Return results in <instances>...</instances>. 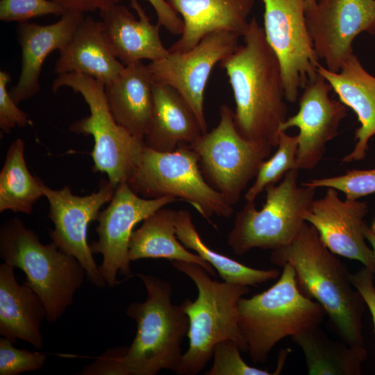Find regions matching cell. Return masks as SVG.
<instances>
[{"label": "cell", "instance_id": "ac0fdd59", "mask_svg": "<svg viewBox=\"0 0 375 375\" xmlns=\"http://www.w3.org/2000/svg\"><path fill=\"white\" fill-rule=\"evenodd\" d=\"M137 19L118 3L100 11L104 37L114 56L124 65L150 60L156 61L169 54L160 36V26L151 24L138 0H130Z\"/></svg>", "mask_w": 375, "mask_h": 375}, {"label": "cell", "instance_id": "4316f807", "mask_svg": "<svg viewBox=\"0 0 375 375\" xmlns=\"http://www.w3.org/2000/svg\"><path fill=\"white\" fill-rule=\"evenodd\" d=\"M305 358L310 375H360L367 356L364 346L330 339L319 326L291 337Z\"/></svg>", "mask_w": 375, "mask_h": 375}, {"label": "cell", "instance_id": "8992f818", "mask_svg": "<svg viewBox=\"0 0 375 375\" xmlns=\"http://www.w3.org/2000/svg\"><path fill=\"white\" fill-rule=\"evenodd\" d=\"M0 257L24 272L26 282L44 303L50 323L72 306L86 275L75 257L52 242L41 243L38 234L17 217L0 226Z\"/></svg>", "mask_w": 375, "mask_h": 375}, {"label": "cell", "instance_id": "44dd1931", "mask_svg": "<svg viewBox=\"0 0 375 375\" xmlns=\"http://www.w3.org/2000/svg\"><path fill=\"white\" fill-rule=\"evenodd\" d=\"M317 71L329 83L340 101L354 111L360 124L354 133V147L342 161L364 160L369 142L375 135V76L363 67L354 53L338 72L329 71L319 63Z\"/></svg>", "mask_w": 375, "mask_h": 375}, {"label": "cell", "instance_id": "30bf717a", "mask_svg": "<svg viewBox=\"0 0 375 375\" xmlns=\"http://www.w3.org/2000/svg\"><path fill=\"white\" fill-rule=\"evenodd\" d=\"M219 115L217 126L190 146L198 155L206 180L234 206L274 147L243 138L228 106L220 107Z\"/></svg>", "mask_w": 375, "mask_h": 375}, {"label": "cell", "instance_id": "603a6c76", "mask_svg": "<svg viewBox=\"0 0 375 375\" xmlns=\"http://www.w3.org/2000/svg\"><path fill=\"white\" fill-rule=\"evenodd\" d=\"M153 106L145 145L157 151L170 152L181 144H190L202 134L194 111L170 85L153 82Z\"/></svg>", "mask_w": 375, "mask_h": 375}, {"label": "cell", "instance_id": "83f0119b", "mask_svg": "<svg viewBox=\"0 0 375 375\" xmlns=\"http://www.w3.org/2000/svg\"><path fill=\"white\" fill-rule=\"evenodd\" d=\"M176 235L188 249L196 252L210 263L224 281L247 286H256L281 275L277 269H259L244 265L208 247L201 238L187 210H176Z\"/></svg>", "mask_w": 375, "mask_h": 375}, {"label": "cell", "instance_id": "7402d4cb", "mask_svg": "<svg viewBox=\"0 0 375 375\" xmlns=\"http://www.w3.org/2000/svg\"><path fill=\"white\" fill-rule=\"evenodd\" d=\"M14 268L5 262L0 265V335L12 343L21 340L42 350L46 308L26 281L18 283Z\"/></svg>", "mask_w": 375, "mask_h": 375}, {"label": "cell", "instance_id": "7c38bea8", "mask_svg": "<svg viewBox=\"0 0 375 375\" xmlns=\"http://www.w3.org/2000/svg\"><path fill=\"white\" fill-rule=\"evenodd\" d=\"M178 199L172 196L147 199L135 193L126 181L119 183L108 206L100 211L97 220L98 240L93 241V253L103 256L100 273L110 288L119 283L117 274L133 276L128 256L129 242L135 225L148 216Z\"/></svg>", "mask_w": 375, "mask_h": 375}, {"label": "cell", "instance_id": "f35d334b", "mask_svg": "<svg viewBox=\"0 0 375 375\" xmlns=\"http://www.w3.org/2000/svg\"><path fill=\"white\" fill-rule=\"evenodd\" d=\"M60 6L66 12L84 13L99 10H103L117 4L120 0H49Z\"/></svg>", "mask_w": 375, "mask_h": 375}, {"label": "cell", "instance_id": "1f68e13d", "mask_svg": "<svg viewBox=\"0 0 375 375\" xmlns=\"http://www.w3.org/2000/svg\"><path fill=\"white\" fill-rule=\"evenodd\" d=\"M238 344L231 340L218 342L212 353L213 362L206 375H272L267 370L248 365Z\"/></svg>", "mask_w": 375, "mask_h": 375}, {"label": "cell", "instance_id": "74e56055", "mask_svg": "<svg viewBox=\"0 0 375 375\" xmlns=\"http://www.w3.org/2000/svg\"><path fill=\"white\" fill-rule=\"evenodd\" d=\"M154 8L158 24L173 34L181 35L183 22L165 0H147Z\"/></svg>", "mask_w": 375, "mask_h": 375}, {"label": "cell", "instance_id": "484cf974", "mask_svg": "<svg viewBox=\"0 0 375 375\" xmlns=\"http://www.w3.org/2000/svg\"><path fill=\"white\" fill-rule=\"evenodd\" d=\"M176 210L164 207L143 220L133 231L129 242L131 261L143 258H165L170 261H185L201 265L211 276L215 269L197 253H194L178 240L176 235Z\"/></svg>", "mask_w": 375, "mask_h": 375}, {"label": "cell", "instance_id": "d6a6232c", "mask_svg": "<svg viewBox=\"0 0 375 375\" xmlns=\"http://www.w3.org/2000/svg\"><path fill=\"white\" fill-rule=\"evenodd\" d=\"M12 344L4 337L0 338V375H17L43 367L47 353L17 349Z\"/></svg>", "mask_w": 375, "mask_h": 375}, {"label": "cell", "instance_id": "6da1fadb", "mask_svg": "<svg viewBox=\"0 0 375 375\" xmlns=\"http://www.w3.org/2000/svg\"><path fill=\"white\" fill-rule=\"evenodd\" d=\"M242 38L219 63L233 92L235 124L243 138L276 147L288 114L280 62L255 17Z\"/></svg>", "mask_w": 375, "mask_h": 375}, {"label": "cell", "instance_id": "f1b7e54d", "mask_svg": "<svg viewBox=\"0 0 375 375\" xmlns=\"http://www.w3.org/2000/svg\"><path fill=\"white\" fill-rule=\"evenodd\" d=\"M24 142L17 138L8 147L0 172V212L31 214L44 193L42 180L29 172L24 158Z\"/></svg>", "mask_w": 375, "mask_h": 375}, {"label": "cell", "instance_id": "5b68a950", "mask_svg": "<svg viewBox=\"0 0 375 375\" xmlns=\"http://www.w3.org/2000/svg\"><path fill=\"white\" fill-rule=\"evenodd\" d=\"M278 281L267 290L238 303V322L247 344V352L255 363H263L276 344L319 326L326 313L313 299L299 289L292 266L285 263Z\"/></svg>", "mask_w": 375, "mask_h": 375}, {"label": "cell", "instance_id": "b9f144b4", "mask_svg": "<svg viewBox=\"0 0 375 375\" xmlns=\"http://www.w3.org/2000/svg\"><path fill=\"white\" fill-rule=\"evenodd\" d=\"M370 228L372 231V232L375 234V219H374L372 226L370 227Z\"/></svg>", "mask_w": 375, "mask_h": 375}, {"label": "cell", "instance_id": "8fae6325", "mask_svg": "<svg viewBox=\"0 0 375 375\" xmlns=\"http://www.w3.org/2000/svg\"><path fill=\"white\" fill-rule=\"evenodd\" d=\"M262 1L265 35L280 62L285 99L292 103L319 63L307 26L306 0Z\"/></svg>", "mask_w": 375, "mask_h": 375}, {"label": "cell", "instance_id": "7a4b0ae2", "mask_svg": "<svg viewBox=\"0 0 375 375\" xmlns=\"http://www.w3.org/2000/svg\"><path fill=\"white\" fill-rule=\"evenodd\" d=\"M269 259L280 267L292 266L299 289L322 307L341 340L364 346L365 301L352 284L351 273L312 225L306 222L294 240L272 251Z\"/></svg>", "mask_w": 375, "mask_h": 375}, {"label": "cell", "instance_id": "f546056e", "mask_svg": "<svg viewBox=\"0 0 375 375\" xmlns=\"http://www.w3.org/2000/svg\"><path fill=\"white\" fill-rule=\"evenodd\" d=\"M298 136L281 131L276 152L261 165L255 181L244 194L247 201H255L257 197L272 184L281 180L290 170L297 168Z\"/></svg>", "mask_w": 375, "mask_h": 375}, {"label": "cell", "instance_id": "9c48e42d", "mask_svg": "<svg viewBox=\"0 0 375 375\" xmlns=\"http://www.w3.org/2000/svg\"><path fill=\"white\" fill-rule=\"evenodd\" d=\"M61 87L71 88L79 93L89 107L90 115L75 121L69 129L93 137L91 156L94 170L106 174L115 188L127 182L140 158L144 142L116 122L107 101L103 83L89 76L70 72L58 74L52 90L56 92Z\"/></svg>", "mask_w": 375, "mask_h": 375}, {"label": "cell", "instance_id": "52a82bcc", "mask_svg": "<svg viewBox=\"0 0 375 375\" xmlns=\"http://www.w3.org/2000/svg\"><path fill=\"white\" fill-rule=\"evenodd\" d=\"M298 169L288 171L277 184L265 188L266 200L260 210L247 201L235 216L227 244L238 256L259 248L274 251L290 244L306 222L316 189L299 185Z\"/></svg>", "mask_w": 375, "mask_h": 375}, {"label": "cell", "instance_id": "60d3db41", "mask_svg": "<svg viewBox=\"0 0 375 375\" xmlns=\"http://www.w3.org/2000/svg\"><path fill=\"white\" fill-rule=\"evenodd\" d=\"M317 0H306V9L311 8L315 6Z\"/></svg>", "mask_w": 375, "mask_h": 375}, {"label": "cell", "instance_id": "3957f363", "mask_svg": "<svg viewBox=\"0 0 375 375\" xmlns=\"http://www.w3.org/2000/svg\"><path fill=\"white\" fill-rule=\"evenodd\" d=\"M171 264L194 282L198 292L194 301L187 298L181 303L189 318V347L176 374L201 372L212 358L215 345L225 340H233L241 351L247 352L239 326L238 303L249 292V286L214 280L197 263L174 260Z\"/></svg>", "mask_w": 375, "mask_h": 375}, {"label": "cell", "instance_id": "d4e9b609", "mask_svg": "<svg viewBox=\"0 0 375 375\" xmlns=\"http://www.w3.org/2000/svg\"><path fill=\"white\" fill-rule=\"evenodd\" d=\"M153 81L142 61L124 66L119 77L105 85L107 101L116 122L144 141L153 106Z\"/></svg>", "mask_w": 375, "mask_h": 375}, {"label": "cell", "instance_id": "9a60e30c", "mask_svg": "<svg viewBox=\"0 0 375 375\" xmlns=\"http://www.w3.org/2000/svg\"><path fill=\"white\" fill-rule=\"evenodd\" d=\"M315 51L329 71L338 72L353 53L358 35H375V0H317L306 9Z\"/></svg>", "mask_w": 375, "mask_h": 375}, {"label": "cell", "instance_id": "d6986e66", "mask_svg": "<svg viewBox=\"0 0 375 375\" xmlns=\"http://www.w3.org/2000/svg\"><path fill=\"white\" fill-rule=\"evenodd\" d=\"M182 17L183 31L169 49L182 53L194 48L207 35L221 31L243 37L255 0H165Z\"/></svg>", "mask_w": 375, "mask_h": 375}, {"label": "cell", "instance_id": "836d02e7", "mask_svg": "<svg viewBox=\"0 0 375 375\" xmlns=\"http://www.w3.org/2000/svg\"><path fill=\"white\" fill-rule=\"evenodd\" d=\"M66 11L49 0H1L0 19L3 22H26L47 15H62Z\"/></svg>", "mask_w": 375, "mask_h": 375}, {"label": "cell", "instance_id": "ab89813d", "mask_svg": "<svg viewBox=\"0 0 375 375\" xmlns=\"http://www.w3.org/2000/svg\"><path fill=\"white\" fill-rule=\"evenodd\" d=\"M363 231L365 239L369 243L375 256V234L365 223L363 226Z\"/></svg>", "mask_w": 375, "mask_h": 375}, {"label": "cell", "instance_id": "277c9868", "mask_svg": "<svg viewBox=\"0 0 375 375\" xmlns=\"http://www.w3.org/2000/svg\"><path fill=\"white\" fill-rule=\"evenodd\" d=\"M136 276L143 282L147 298L133 302L126 314L136 324L135 336L123 364L128 375H156L162 369L176 373L183 354L181 343L189 331V318L181 303H172L170 283L151 274Z\"/></svg>", "mask_w": 375, "mask_h": 375}, {"label": "cell", "instance_id": "e575fe53", "mask_svg": "<svg viewBox=\"0 0 375 375\" xmlns=\"http://www.w3.org/2000/svg\"><path fill=\"white\" fill-rule=\"evenodd\" d=\"M10 81V75L0 71V128L3 133H9L12 129L24 127L29 124L28 115L17 107L12 98L7 86Z\"/></svg>", "mask_w": 375, "mask_h": 375}, {"label": "cell", "instance_id": "4fadbf2b", "mask_svg": "<svg viewBox=\"0 0 375 375\" xmlns=\"http://www.w3.org/2000/svg\"><path fill=\"white\" fill-rule=\"evenodd\" d=\"M42 189L49 203L48 217L54 226L53 229H48L51 242L80 262L93 285L105 288L106 282L88 243V226L97 220L101 207L111 201L116 188L102 179L98 191L83 197L73 194L68 186L53 190L43 181Z\"/></svg>", "mask_w": 375, "mask_h": 375}, {"label": "cell", "instance_id": "5bb4252c", "mask_svg": "<svg viewBox=\"0 0 375 375\" xmlns=\"http://www.w3.org/2000/svg\"><path fill=\"white\" fill-rule=\"evenodd\" d=\"M239 36L221 31L205 36L194 48L182 53L169 52L147 65L153 83L174 88L196 115L203 133L207 132L204 93L214 67L238 47Z\"/></svg>", "mask_w": 375, "mask_h": 375}, {"label": "cell", "instance_id": "d590c367", "mask_svg": "<svg viewBox=\"0 0 375 375\" xmlns=\"http://www.w3.org/2000/svg\"><path fill=\"white\" fill-rule=\"evenodd\" d=\"M128 346L109 349L97 360L85 366L81 375H128L123 358Z\"/></svg>", "mask_w": 375, "mask_h": 375}, {"label": "cell", "instance_id": "ba28073f", "mask_svg": "<svg viewBox=\"0 0 375 375\" xmlns=\"http://www.w3.org/2000/svg\"><path fill=\"white\" fill-rule=\"evenodd\" d=\"M127 183L144 198L172 196L187 201L215 228L212 216L229 218L233 212V206L206 180L198 155L190 144H181L170 152L144 145Z\"/></svg>", "mask_w": 375, "mask_h": 375}, {"label": "cell", "instance_id": "cb8c5ba5", "mask_svg": "<svg viewBox=\"0 0 375 375\" xmlns=\"http://www.w3.org/2000/svg\"><path fill=\"white\" fill-rule=\"evenodd\" d=\"M54 70L58 74H83L103 83L115 81L124 68L112 53L100 21L84 17L68 43L59 51Z\"/></svg>", "mask_w": 375, "mask_h": 375}, {"label": "cell", "instance_id": "ffe728a7", "mask_svg": "<svg viewBox=\"0 0 375 375\" xmlns=\"http://www.w3.org/2000/svg\"><path fill=\"white\" fill-rule=\"evenodd\" d=\"M84 17L83 13L66 12L51 24L19 23L17 33L22 54V69L17 84L9 90L17 104L39 92L44 60L53 51H60L68 43Z\"/></svg>", "mask_w": 375, "mask_h": 375}, {"label": "cell", "instance_id": "8d00e7d4", "mask_svg": "<svg viewBox=\"0 0 375 375\" xmlns=\"http://www.w3.org/2000/svg\"><path fill=\"white\" fill-rule=\"evenodd\" d=\"M374 273L365 267H362L355 273L350 274L353 285L362 295L365 303L369 310L375 331V286Z\"/></svg>", "mask_w": 375, "mask_h": 375}, {"label": "cell", "instance_id": "e0dca14e", "mask_svg": "<svg viewBox=\"0 0 375 375\" xmlns=\"http://www.w3.org/2000/svg\"><path fill=\"white\" fill-rule=\"evenodd\" d=\"M368 210L366 201L343 200L338 190L327 188L323 197L314 199L305 220L317 230L331 252L359 261L375 273V256L363 231Z\"/></svg>", "mask_w": 375, "mask_h": 375}, {"label": "cell", "instance_id": "4dcf8cb0", "mask_svg": "<svg viewBox=\"0 0 375 375\" xmlns=\"http://www.w3.org/2000/svg\"><path fill=\"white\" fill-rule=\"evenodd\" d=\"M301 184L315 189L335 188L344 193L345 199H359L375 193V169L347 170L342 175L314 178Z\"/></svg>", "mask_w": 375, "mask_h": 375}, {"label": "cell", "instance_id": "2e32d148", "mask_svg": "<svg viewBox=\"0 0 375 375\" xmlns=\"http://www.w3.org/2000/svg\"><path fill=\"white\" fill-rule=\"evenodd\" d=\"M303 90L298 112L287 117L279 131L299 128L297 168L308 170L318 165L326 151V144L338 135L347 109L340 100L330 97L332 87L318 72Z\"/></svg>", "mask_w": 375, "mask_h": 375}]
</instances>
